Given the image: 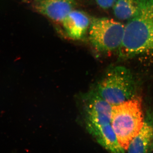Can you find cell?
<instances>
[{"label":"cell","mask_w":153,"mask_h":153,"mask_svg":"<svg viewBox=\"0 0 153 153\" xmlns=\"http://www.w3.org/2000/svg\"><path fill=\"white\" fill-rule=\"evenodd\" d=\"M136 15L125 27L120 57L128 58L153 52V0H136Z\"/></svg>","instance_id":"obj_1"},{"label":"cell","mask_w":153,"mask_h":153,"mask_svg":"<svg viewBox=\"0 0 153 153\" xmlns=\"http://www.w3.org/2000/svg\"><path fill=\"white\" fill-rule=\"evenodd\" d=\"M141 101L134 98L112 107L111 125L125 150L144 124Z\"/></svg>","instance_id":"obj_2"},{"label":"cell","mask_w":153,"mask_h":153,"mask_svg":"<svg viewBox=\"0 0 153 153\" xmlns=\"http://www.w3.org/2000/svg\"><path fill=\"white\" fill-rule=\"evenodd\" d=\"M95 91L112 106L134 98L136 85L130 71L123 66L109 69Z\"/></svg>","instance_id":"obj_3"},{"label":"cell","mask_w":153,"mask_h":153,"mask_svg":"<svg viewBox=\"0 0 153 153\" xmlns=\"http://www.w3.org/2000/svg\"><path fill=\"white\" fill-rule=\"evenodd\" d=\"M124 25L106 18L91 19L88 29V39L97 52L109 53L119 49L123 40Z\"/></svg>","instance_id":"obj_4"},{"label":"cell","mask_w":153,"mask_h":153,"mask_svg":"<svg viewBox=\"0 0 153 153\" xmlns=\"http://www.w3.org/2000/svg\"><path fill=\"white\" fill-rule=\"evenodd\" d=\"M86 125L103 126L111 123L112 105L91 91L84 97Z\"/></svg>","instance_id":"obj_5"},{"label":"cell","mask_w":153,"mask_h":153,"mask_svg":"<svg viewBox=\"0 0 153 153\" xmlns=\"http://www.w3.org/2000/svg\"><path fill=\"white\" fill-rule=\"evenodd\" d=\"M33 4L35 10L57 22H62L76 4L75 0H33Z\"/></svg>","instance_id":"obj_6"},{"label":"cell","mask_w":153,"mask_h":153,"mask_svg":"<svg viewBox=\"0 0 153 153\" xmlns=\"http://www.w3.org/2000/svg\"><path fill=\"white\" fill-rule=\"evenodd\" d=\"M91 20L84 12L74 10L61 22L66 36L72 40L77 41L85 37Z\"/></svg>","instance_id":"obj_7"},{"label":"cell","mask_w":153,"mask_h":153,"mask_svg":"<svg viewBox=\"0 0 153 153\" xmlns=\"http://www.w3.org/2000/svg\"><path fill=\"white\" fill-rule=\"evenodd\" d=\"M87 129L99 144L110 153H126L121 146L111 124L103 126L86 125Z\"/></svg>","instance_id":"obj_8"},{"label":"cell","mask_w":153,"mask_h":153,"mask_svg":"<svg viewBox=\"0 0 153 153\" xmlns=\"http://www.w3.org/2000/svg\"><path fill=\"white\" fill-rule=\"evenodd\" d=\"M153 149V124L145 121L143 127L130 143L127 153H151Z\"/></svg>","instance_id":"obj_9"},{"label":"cell","mask_w":153,"mask_h":153,"mask_svg":"<svg viewBox=\"0 0 153 153\" xmlns=\"http://www.w3.org/2000/svg\"><path fill=\"white\" fill-rule=\"evenodd\" d=\"M136 0H117L113 5L114 13L118 19L130 20L138 11Z\"/></svg>","instance_id":"obj_10"},{"label":"cell","mask_w":153,"mask_h":153,"mask_svg":"<svg viewBox=\"0 0 153 153\" xmlns=\"http://www.w3.org/2000/svg\"><path fill=\"white\" fill-rule=\"evenodd\" d=\"M97 4L101 8L107 10L114 5L116 0H95Z\"/></svg>","instance_id":"obj_11"}]
</instances>
